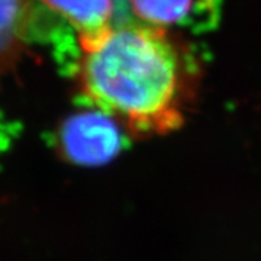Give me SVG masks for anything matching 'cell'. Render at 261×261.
Returning a JSON list of instances; mask_svg holds the SVG:
<instances>
[{
	"mask_svg": "<svg viewBox=\"0 0 261 261\" xmlns=\"http://www.w3.org/2000/svg\"><path fill=\"white\" fill-rule=\"evenodd\" d=\"M34 0H0V70L12 65L29 44Z\"/></svg>",
	"mask_w": 261,
	"mask_h": 261,
	"instance_id": "4",
	"label": "cell"
},
{
	"mask_svg": "<svg viewBox=\"0 0 261 261\" xmlns=\"http://www.w3.org/2000/svg\"><path fill=\"white\" fill-rule=\"evenodd\" d=\"M207 0H128L138 22L155 28L170 29L183 23Z\"/></svg>",
	"mask_w": 261,
	"mask_h": 261,
	"instance_id": "5",
	"label": "cell"
},
{
	"mask_svg": "<svg viewBox=\"0 0 261 261\" xmlns=\"http://www.w3.org/2000/svg\"><path fill=\"white\" fill-rule=\"evenodd\" d=\"M123 132V126L111 115L92 109L65 119L58 142L68 161L80 166H100L121 152Z\"/></svg>",
	"mask_w": 261,
	"mask_h": 261,
	"instance_id": "2",
	"label": "cell"
},
{
	"mask_svg": "<svg viewBox=\"0 0 261 261\" xmlns=\"http://www.w3.org/2000/svg\"><path fill=\"white\" fill-rule=\"evenodd\" d=\"M75 31L79 45L89 44L113 25L115 0H39Z\"/></svg>",
	"mask_w": 261,
	"mask_h": 261,
	"instance_id": "3",
	"label": "cell"
},
{
	"mask_svg": "<svg viewBox=\"0 0 261 261\" xmlns=\"http://www.w3.org/2000/svg\"><path fill=\"white\" fill-rule=\"evenodd\" d=\"M195 63L168 29L113 25L80 45L75 82L87 102L135 135L178 129L196 86Z\"/></svg>",
	"mask_w": 261,
	"mask_h": 261,
	"instance_id": "1",
	"label": "cell"
}]
</instances>
